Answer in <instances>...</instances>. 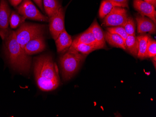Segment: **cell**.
<instances>
[{"label":"cell","instance_id":"obj_28","mask_svg":"<svg viewBox=\"0 0 156 117\" xmlns=\"http://www.w3.org/2000/svg\"><path fill=\"white\" fill-rule=\"evenodd\" d=\"M145 2H147V3H150V4H151L153 5L154 7L156 8V0H143Z\"/></svg>","mask_w":156,"mask_h":117},{"label":"cell","instance_id":"obj_11","mask_svg":"<svg viewBox=\"0 0 156 117\" xmlns=\"http://www.w3.org/2000/svg\"><path fill=\"white\" fill-rule=\"evenodd\" d=\"M11 11L6 0H0V30L8 29Z\"/></svg>","mask_w":156,"mask_h":117},{"label":"cell","instance_id":"obj_14","mask_svg":"<svg viewBox=\"0 0 156 117\" xmlns=\"http://www.w3.org/2000/svg\"><path fill=\"white\" fill-rule=\"evenodd\" d=\"M72 43H83L88 45H93L99 50L93 34L91 32L89 28L76 37L73 41Z\"/></svg>","mask_w":156,"mask_h":117},{"label":"cell","instance_id":"obj_9","mask_svg":"<svg viewBox=\"0 0 156 117\" xmlns=\"http://www.w3.org/2000/svg\"><path fill=\"white\" fill-rule=\"evenodd\" d=\"M137 24V33L140 34H155L156 24L149 18L139 14L136 17Z\"/></svg>","mask_w":156,"mask_h":117},{"label":"cell","instance_id":"obj_15","mask_svg":"<svg viewBox=\"0 0 156 117\" xmlns=\"http://www.w3.org/2000/svg\"><path fill=\"white\" fill-rule=\"evenodd\" d=\"M105 41L113 47L121 48L126 50L125 40L120 36L107 31L104 33Z\"/></svg>","mask_w":156,"mask_h":117},{"label":"cell","instance_id":"obj_26","mask_svg":"<svg viewBox=\"0 0 156 117\" xmlns=\"http://www.w3.org/2000/svg\"><path fill=\"white\" fill-rule=\"evenodd\" d=\"M10 4L14 6V7H16L19 5L21 2H22L23 0H9Z\"/></svg>","mask_w":156,"mask_h":117},{"label":"cell","instance_id":"obj_2","mask_svg":"<svg viewBox=\"0 0 156 117\" xmlns=\"http://www.w3.org/2000/svg\"><path fill=\"white\" fill-rule=\"evenodd\" d=\"M34 72L37 86L43 91L54 90L60 84L57 65L50 55H41L35 58Z\"/></svg>","mask_w":156,"mask_h":117},{"label":"cell","instance_id":"obj_10","mask_svg":"<svg viewBox=\"0 0 156 117\" xmlns=\"http://www.w3.org/2000/svg\"><path fill=\"white\" fill-rule=\"evenodd\" d=\"M45 48L44 36H40L30 41L24 46V50L28 55L37 54L43 51Z\"/></svg>","mask_w":156,"mask_h":117},{"label":"cell","instance_id":"obj_16","mask_svg":"<svg viewBox=\"0 0 156 117\" xmlns=\"http://www.w3.org/2000/svg\"><path fill=\"white\" fill-rule=\"evenodd\" d=\"M126 50L135 57H137L138 53V41L136 36H127L125 40Z\"/></svg>","mask_w":156,"mask_h":117},{"label":"cell","instance_id":"obj_23","mask_svg":"<svg viewBox=\"0 0 156 117\" xmlns=\"http://www.w3.org/2000/svg\"><path fill=\"white\" fill-rule=\"evenodd\" d=\"M156 57V42L152 37L149 36L147 43L146 58Z\"/></svg>","mask_w":156,"mask_h":117},{"label":"cell","instance_id":"obj_13","mask_svg":"<svg viewBox=\"0 0 156 117\" xmlns=\"http://www.w3.org/2000/svg\"><path fill=\"white\" fill-rule=\"evenodd\" d=\"M89 28L93 34L94 36L97 43L98 49H101L105 48L106 46L105 35L96 20L94 22Z\"/></svg>","mask_w":156,"mask_h":117},{"label":"cell","instance_id":"obj_1","mask_svg":"<svg viewBox=\"0 0 156 117\" xmlns=\"http://www.w3.org/2000/svg\"><path fill=\"white\" fill-rule=\"evenodd\" d=\"M0 36L3 40L4 54L11 68L22 73H28L31 66V58L18 42L15 31L8 29H2Z\"/></svg>","mask_w":156,"mask_h":117},{"label":"cell","instance_id":"obj_25","mask_svg":"<svg viewBox=\"0 0 156 117\" xmlns=\"http://www.w3.org/2000/svg\"><path fill=\"white\" fill-rule=\"evenodd\" d=\"M110 2L114 7H119L122 8H128L129 0H108Z\"/></svg>","mask_w":156,"mask_h":117},{"label":"cell","instance_id":"obj_17","mask_svg":"<svg viewBox=\"0 0 156 117\" xmlns=\"http://www.w3.org/2000/svg\"><path fill=\"white\" fill-rule=\"evenodd\" d=\"M43 5L44 11L49 17L55 14L61 7L58 0H43Z\"/></svg>","mask_w":156,"mask_h":117},{"label":"cell","instance_id":"obj_12","mask_svg":"<svg viewBox=\"0 0 156 117\" xmlns=\"http://www.w3.org/2000/svg\"><path fill=\"white\" fill-rule=\"evenodd\" d=\"M73 40L71 36L69 35L66 29L62 31L57 38L55 40L57 50L60 53L67 48H70L72 44Z\"/></svg>","mask_w":156,"mask_h":117},{"label":"cell","instance_id":"obj_7","mask_svg":"<svg viewBox=\"0 0 156 117\" xmlns=\"http://www.w3.org/2000/svg\"><path fill=\"white\" fill-rule=\"evenodd\" d=\"M49 29L52 38L56 40L59 34L65 29V11L61 7L52 16L49 17Z\"/></svg>","mask_w":156,"mask_h":117},{"label":"cell","instance_id":"obj_6","mask_svg":"<svg viewBox=\"0 0 156 117\" xmlns=\"http://www.w3.org/2000/svg\"><path fill=\"white\" fill-rule=\"evenodd\" d=\"M128 17L125 8L114 7L110 13L103 18V24L106 27L122 26Z\"/></svg>","mask_w":156,"mask_h":117},{"label":"cell","instance_id":"obj_27","mask_svg":"<svg viewBox=\"0 0 156 117\" xmlns=\"http://www.w3.org/2000/svg\"><path fill=\"white\" fill-rule=\"evenodd\" d=\"M33 1L36 3V4L38 6V7L44 11L43 5V0H33Z\"/></svg>","mask_w":156,"mask_h":117},{"label":"cell","instance_id":"obj_5","mask_svg":"<svg viewBox=\"0 0 156 117\" xmlns=\"http://www.w3.org/2000/svg\"><path fill=\"white\" fill-rule=\"evenodd\" d=\"M17 11L19 14L26 19L40 22L49 21L48 17L42 14L30 0H23L17 8Z\"/></svg>","mask_w":156,"mask_h":117},{"label":"cell","instance_id":"obj_24","mask_svg":"<svg viewBox=\"0 0 156 117\" xmlns=\"http://www.w3.org/2000/svg\"><path fill=\"white\" fill-rule=\"evenodd\" d=\"M108 32L114 34H116L121 36L124 40L128 36V35L126 33L123 27L122 26H116V27H108L107 29Z\"/></svg>","mask_w":156,"mask_h":117},{"label":"cell","instance_id":"obj_18","mask_svg":"<svg viewBox=\"0 0 156 117\" xmlns=\"http://www.w3.org/2000/svg\"><path fill=\"white\" fill-rule=\"evenodd\" d=\"M149 36L146 34H141L137 36L138 41V53L137 57L141 59L146 58L147 43Z\"/></svg>","mask_w":156,"mask_h":117},{"label":"cell","instance_id":"obj_3","mask_svg":"<svg viewBox=\"0 0 156 117\" xmlns=\"http://www.w3.org/2000/svg\"><path fill=\"white\" fill-rule=\"evenodd\" d=\"M87 55L79 53L73 48H69L67 52L60 58L62 77L65 80L71 79L79 69Z\"/></svg>","mask_w":156,"mask_h":117},{"label":"cell","instance_id":"obj_21","mask_svg":"<svg viewBox=\"0 0 156 117\" xmlns=\"http://www.w3.org/2000/svg\"><path fill=\"white\" fill-rule=\"evenodd\" d=\"M128 36H136V25L132 17L128 16L122 26Z\"/></svg>","mask_w":156,"mask_h":117},{"label":"cell","instance_id":"obj_4","mask_svg":"<svg viewBox=\"0 0 156 117\" xmlns=\"http://www.w3.org/2000/svg\"><path fill=\"white\" fill-rule=\"evenodd\" d=\"M45 29L44 25L24 22L15 31L16 39L24 50V46L30 41L40 36H44Z\"/></svg>","mask_w":156,"mask_h":117},{"label":"cell","instance_id":"obj_22","mask_svg":"<svg viewBox=\"0 0 156 117\" xmlns=\"http://www.w3.org/2000/svg\"><path fill=\"white\" fill-rule=\"evenodd\" d=\"M114 6L108 0H103L101 4L99 9V16L103 19L106 15L110 13Z\"/></svg>","mask_w":156,"mask_h":117},{"label":"cell","instance_id":"obj_19","mask_svg":"<svg viewBox=\"0 0 156 117\" xmlns=\"http://www.w3.org/2000/svg\"><path fill=\"white\" fill-rule=\"evenodd\" d=\"M70 47L84 55H87L92 51L98 50L95 46L83 43H72Z\"/></svg>","mask_w":156,"mask_h":117},{"label":"cell","instance_id":"obj_8","mask_svg":"<svg viewBox=\"0 0 156 117\" xmlns=\"http://www.w3.org/2000/svg\"><path fill=\"white\" fill-rule=\"evenodd\" d=\"M133 5L135 9L140 15L149 18L156 24V8L153 5L145 2L143 0H134Z\"/></svg>","mask_w":156,"mask_h":117},{"label":"cell","instance_id":"obj_20","mask_svg":"<svg viewBox=\"0 0 156 117\" xmlns=\"http://www.w3.org/2000/svg\"><path fill=\"white\" fill-rule=\"evenodd\" d=\"M26 18L19 14L18 12L13 11L9 18V24L12 29H16L23 24Z\"/></svg>","mask_w":156,"mask_h":117}]
</instances>
